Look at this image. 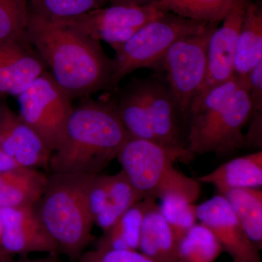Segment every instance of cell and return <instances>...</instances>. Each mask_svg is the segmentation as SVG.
Listing matches in <instances>:
<instances>
[{
    "label": "cell",
    "instance_id": "484cf974",
    "mask_svg": "<svg viewBox=\"0 0 262 262\" xmlns=\"http://www.w3.org/2000/svg\"><path fill=\"white\" fill-rule=\"evenodd\" d=\"M29 9L43 18L64 20L106 6L108 0H28Z\"/></svg>",
    "mask_w": 262,
    "mask_h": 262
},
{
    "label": "cell",
    "instance_id": "30bf717a",
    "mask_svg": "<svg viewBox=\"0 0 262 262\" xmlns=\"http://www.w3.org/2000/svg\"><path fill=\"white\" fill-rule=\"evenodd\" d=\"M1 248L6 254L57 253L56 243L45 228L34 206L0 208Z\"/></svg>",
    "mask_w": 262,
    "mask_h": 262
},
{
    "label": "cell",
    "instance_id": "d6a6232c",
    "mask_svg": "<svg viewBox=\"0 0 262 262\" xmlns=\"http://www.w3.org/2000/svg\"><path fill=\"white\" fill-rule=\"evenodd\" d=\"M18 168L23 167H20L11 157L5 154L3 150L0 149V173H5Z\"/></svg>",
    "mask_w": 262,
    "mask_h": 262
},
{
    "label": "cell",
    "instance_id": "5b68a950",
    "mask_svg": "<svg viewBox=\"0 0 262 262\" xmlns=\"http://www.w3.org/2000/svg\"><path fill=\"white\" fill-rule=\"evenodd\" d=\"M252 115L248 84L220 108L187 118V148L193 155L234 154L245 146L243 129Z\"/></svg>",
    "mask_w": 262,
    "mask_h": 262
},
{
    "label": "cell",
    "instance_id": "d4e9b609",
    "mask_svg": "<svg viewBox=\"0 0 262 262\" xmlns=\"http://www.w3.org/2000/svg\"><path fill=\"white\" fill-rule=\"evenodd\" d=\"M222 251V245L211 229L196 223L179 239L177 262H215Z\"/></svg>",
    "mask_w": 262,
    "mask_h": 262
},
{
    "label": "cell",
    "instance_id": "83f0119b",
    "mask_svg": "<svg viewBox=\"0 0 262 262\" xmlns=\"http://www.w3.org/2000/svg\"><path fill=\"white\" fill-rule=\"evenodd\" d=\"M160 213L173 230L177 241L196 225V205L178 196H168L161 200Z\"/></svg>",
    "mask_w": 262,
    "mask_h": 262
},
{
    "label": "cell",
    "instance_id": "e0dca14e",
    "mask_svg": "<svg viewBox=\"0 0 262 262\" xmlns=\"http://www.w3.org/2000/svg\"><path fill=\"white\" fill-rule=\"evenodd\" d=\"M177 244L173 230L153 200L141 226L139 251L155 262H177Z\"/></svg>",
    "mask_w": 262,
    "mask_h": 262
},
{
    "label": "cell",
    "instance_id": "8d00e7d4",
    "mask_svg": "<svg viewBox=\"0 0 262 262\" xmlns=\"http://www.w3.org/2000/svg\"><path fill=\"white\" fill-rule=\"evenodd\" d=\"M1 236H2V226L1 222H0V249H2L1 248ZM3 250V249H2Z\"/></svg>",
    "mask_w": 262,
    "mask_h": 262
},
{
    "label": "cell",
    "instance_id": "2e32d148",
    "mask_svg": "<svg viewBox=\"0 0 262 262\" xmlns=\"http://www.w3.org/2000/svg\"><path fill=\"white\" fill-rule=\"evenodd\" d=\"M214 186L219 194L237 189H261L262 151L234 158L196 179Z\"/></svg>",
    "mask_w": 262,
    "mask_h": 262
},
{
    "label": "cell",
    "instance_id": "9a60e30c",
    "mask_svg": "<svg viewBox=\"0 0 262 262\" xmlns=\"http://www.w3.org/2000/svg\"><path fill=\"white\" fill-rule=\"evenodd\" d=\"M47 68L27 41L0 42V99L17 97Z\"/></svg>",
    "mask_w": 262,
    "mask_h": 262
},
{
    "label": "cell",
    "instance_id": "4fadbf2b",
    "mask_svg": "<svg viewBox=\"0 0 262 262\" xmlns=\"http://www.w3.org/2000/svg\"><path fill=\"white\" fill-rule=\"evenodd\" d=\"M138 82L157 142L171 149L187 148L183 142L185 122L163 77L153 76Z\"/></svg>",
    "mask_w": 262,
    "mask_h": 262
},
{
    "label": "cell",
    "instance_id": "8992f818",
    "mask_svg": "<svg viewBox=\"0 0 262 262\" xmlns=\"http://www.w3.org/2000/svg\"><path fill=\"white\" fill-rule=\"evenodd\" d=\"M208 24L167 12L146 24L115 50L113 88L139 69H151L158 72L160 62L176 41L201 30Z\"/></svg>",
    "mask_w": 262,
    "mask_h": 262
},
{
    "label": "cell",
    "instance_id": "f546056e",
    "mask_svg": "<svg viewBox=\"0 0 262 262\" xmlns=\"http://www.w3.org/2000/svg\"><path fill=\"white\" fill-rule=\"evenodd\" d=\"M108 200V175L93 176L87 192V203L94 222L106 208Z\"/></svg>",
    "mask_w": 262,
    "mask_h": 262
},
{
    "label": "cell",
    "instance_id": "836d02e7",
    "mask_svg": "<svg viewBox=\"0 0 262 262\" xmlns=\"http://www.w3.org/2000/svg\"><path fill=\"white\" fill-rule=\"evenodd\" d=\"M154 0H108L110 5H127V6H144Z\"/></svg>",
    "mask_w": 262,
    "mask_h": 262
},
{
    "label": "cell",
    "instance_id": "7a4b0ae2",
    "mask_svg": "<svg viewBox=\"0 0 262 262\" xmlns=\"http://www.w3.org/2000/svg\"><path fill=\"white\" fill-rule=\"evenodd\" d=\"M129 138L115 100L85 98L74 106L61 144L52 153L48 173H100L117 159Z\"/></svg>",
    "mask_w": 262,
    "mask_h": 262
},
{
    "label": "cell",
    "instance_id": "4316f807",
    "mask_svg": "<svg viewBox=\"0 0 262 262\" xmlns=\"http://www.w3.org/2000/svg\"><path fill=\"white\" fill-rule=\"evenodd\" d=\"M28 0H0V42L26 41Z\"/></svg>",
    "mask_w": 262,
    "mask_h": 262
},
{
    "label": "cell",
    "instance_id": "5bb4252c",
    "mask_svg": "<svg viewBox=\"0 0 262 262\" xmlns=\"http://www.w3.org/2000/svg\"><path fill=\"white\" fill-rule=\"evenodd\" d=\"M0 149L23 168L47 169L52 151L41 138L0 100Z\"/></svg>",
    "mask_w": 262,
    "mask_h": 262
},
{
    "label": "cell",
    "instance_id": "7c38bea8",
    "mask_svg": "<svg viewBox=\"0 0 262 262\" xmlns=\"http://www.w3.org/2000/svg\"><path fill=\"white\" fill-rule=\"evenodd\" d=\"M196 218L211 229L232 259L261 262L259 250L248 238L223 196L218 194L196 206Z\"/></svg>",
    "mask_w": 262,
    "mask_h": 262
},
{
    "label": "cell",
    "instance_id": "6da1fadb",
    "mask_svg": "<svg viewBox=\"0 0 262 262\" xmlns=\"http://www.w3.org/2000/svg\"><path fill=\"white\" fill-rule=\"evenodd\" d=\"M26 41L72 100L113 89V59L101 42L80 29L62 20L43 18L29 9Z\"/></svg>",
    "mask_w": 262,
    "mask_h": 262
},
{
    "label": "cell",
    "instance_id": "ac0fdd59",
    "mask_svg": "<svg viewBox=\"0 0 262 262\" xmlns=\"http://www.w3.org/2000/svg\"><path fill=\"white\" fill-rule=\"evenodd\" d=\"M47 181L48 174L39 169L18 168L0 173V208L34 206Z\"/></svg>",
    "mask_w": 262,
    "mask_h": 262
},
{
    "label": "cell",
    "instance_id": "d590c367",
    "mask_svg": "<svg viewBox=\"0 0 262 262\" xmlns=\"http://www.w3.org/2000/svg\"><path fill=\"white\" fill-rule=\"evenodd\" d=\"M9 255L6 254L3 250L0 249V262L6 261V260L9 259Z\"/></svg>",
    "mask_w": 262,
    "mask_h": 262
},
{
    "label": "cell",
    "instance_id": "44dd1931",
    "mask_svg": "<svg viewBox=\"0 0 262 262\" xmlns=\"http://www.w3.org/2000/svg\"><path fill=\"white\" fill-rule=\"evenodd\" d=\"M116 105L119 116L130 137L157 142L138 80H133L123 89Z\"/></svg>",
    "mask_w": 262,
    "mask_h": 262
},
{
    "label": "cell",
    "instance_id": "8fae6325",
    "mask_svg": "<svg viewBox=\"0 0 262 262\" xmlns=\"http://www.w3.org/2000/svg\"><path fill=\"white\" fill-rule=\"evenodd\" d=\"M251 0H236L222 24L212 33L207 53V72L196 96L224 83L234 75V62L237 38ZM194 97V98H195Z\"/></svg>",
    "mask_w": 262,
    "mask_h": 262
},
{
    "label": "cell",
    "instance_id": "603a6c76",
    "mask_svg": "<svg viewBox=\"0 0 262 262\" xmlns=\"http://www.w3.org/2000/svg\"><path fill=\"white\" fill-rule=\"evenodd\" d=\"M236 0H154L162 11L182 18L220 24L232 9Z\"/></svg>",
    "mask_w": 262,
    "mask_h": 262
},
{
    "label": "cell",
    "instance_id": "cb8c5ba5",
    "mask_svg": "<svg viewBox=\"0 0 262 262\" xmlns=\"http://www.w3.org/2000/svg\"><path fill=\"white\" fill-rule=\"evenodd\" d=\"M140 195L122 170L108 176V200L106 208L95 219L94 225L108 230L137 202L142 201Z\"/></svg>",
    "mask_w": 262,
    "mask_h": 262
},
{
    "label": "cell",
    "instance_id": "74e56055",
    "mask_svg": "<svg viewBox=\"0 0 262 262\" xmlns=\"http://www.w3.org/2000/svg\"><path fill=\"white\" fill-rule=\"evenodd\" d=\"M232 262H244L239 259H232Z\"/></svg>",
    "mask_w": 262,
    "mask_h": 262
},
{
    "label": "cell",
    "instance_id": "4dcf8cb0",
    "mask_svg": "<svg viewBox=\"0 0 262 262\" xmlns=\"http://www.w3.org/2000/svg\"><path fill=\"white\" fill-rule=\"evenodd\" d=\"M247 80L252 113L262 111V61L251 71Z\"/></svg>",
    "mask_w": 262,
    "mask_h": 262
},
{
    "label": "cell",
    "instance_id": "ffe728a7",
    "mask_svg": "<svg viewBox=\"0 0 262 262\" xmlns=\"http://www.w3.org/2000/svg\"><path fill=\"white\" fill-rule=\"evenodd\" d=\"M153 200L146 198L131 206L111 228L103 232L96 248L114 251L139 250L143 220Z\"/></svg>",
    "mask_w": 262,
    "mask_h": 262
},
{
    "label": "cell",
    "instance_id": "277c9868",
    "mask_svg": "<svg viewBox=\"0 0 262 262\" xmlns=\"http://www.w3.org/2000/svg\"><path fill=\"white\" fill-rule=\"evenodd\" d=\"M194 155L184 149H171L155 142L130 137L117 159L122 170L143 200L178 196L195 203L201 183L175 168L177 161H190Z\"/></svg>",
    "mask_w": 262,
    "mask_h": 262
},
{
    "label": "cell",
    "instance_id": "1f68e13d",
    "mask_svg": "<svg viewBox=\"0 0 262 262\" xmlns=\"http://www.w3.org/2000/svg\"><path fill=\"white\" fill-rule=\"evenodd\" d=\"M251 124L247 134L244 135L245 146L261 149L262 111L255 112L251 115Z\"/></svg>",
    "mask_w": 262,
    "mask_h": 262
},
{
    "label": "cell",
    "instance_id": "ba28073f",
    "mask_svg": "<svg viewBox=\"0 0 262 262\" xmlns=\"http://www.w3.org/2000/svg\"><path fill=\"white\" fill-rule=\"evenodd\" d=\"M17 101L19 117L53 153L63 139L73 100L46 71L17 96Z\"/></svg>",
    "mask_w": 262,
    "mask_h": 262
},
{
    "label": "cell",
    "instance_id": "e575fe53",
    "mask_svg": "<svg viewBox=\"0 0 262 262\" xmlns=\"http://www.w3.org/2000/svg\"><path fill=\"white\" fill-rule=\"evenodd\" d=\"M3 262H14L10 261V259L6 260ZM17 262H61L59 258L57 256V253H50L46 257L40 258H35V259L24 260V261H19Z\"/></svg>",
    "mask_w": 262,
    "mask_h": 262
},
{
    "label": "cell",
    "instance_id": "d6986e66",
    "mask_svg": "<svg viewBox=\"0 0 262 262\" xmlns=\"http://www.w3.org/2000/svg\"><path fill=\"white\" fill-rule=\"evenodd\" d=\"M262 61V10L251 2L239 30L234 62V74L241 80Z\"/></svg>",
    "mask_w": 262,
    "mask_h": 262
},
{
    "label": "cell",
    "instance_id": "9c48e42d",
    "mask_svg": "<svg viewBox=\"0 0 262 262\" xmlns=\"http://www.w3.org/2000/svg\"><path fill=\"white\" fill-rule=\"evenodd\" d=\"M165 12L151 3L144 6L110 5L76 18L60 20L96 40L108 43L114 51L138 30Z\"/></svg>",
    "mask_w": 262,
    "mask_h": 262
},
{
    "label": "cell",
    "instance_id": "7402d4cb",
    "mask_svg": "<svg viewBox=\"0 0 262 262\" xmlns=\"http://www.w3.org/2000/svg\"><path fill=\"white\" fill-rule=\"evenodd\" d=\"M221 195L228 202L250 241L261 250V189H232Z\"/></svg>",
    "mask_w": 262,
    "mask_h": 262
},
{
    "label": "cell",
    "instance_id": "3957f363",
    "mask_svg": "<svg viewBox=\"0 0 262 262\" xmlns=\"http://www.w3.org/2000/svg\"><path fill=\"white\" fill-rule=\"evenodd\" d=\"M94 175L48 173L46 189L34 205L58 252L77 262L92 241L94 225L87 192Z\"/></svg>",
    "mask_w": 262,
    "mask_h": 262
},
{
    "label": "cell",
    "instance_id": "f1b7e54d",
    "mask_svg": "<svg viewBox=\"0 0 262 262\" xmlns=\"http://www.w3.org/2000/svg\"><path fill=\"white\" fill-rule=\"evenodd\" d=\"M77 262H155L138 251H114L96 248L81 255Z\"/></svg>",
    "mask_w": 262,
    "mask_h": 262
},
{
    "label": "cell",
    "instance_id": "52a82bcc",
    "mask_svg": "<svg viewBox=\"0 0 262 262\" xmlns=\"http://www.w3.org/2000/svg\"><path fill=\"white\" fill-rule=\"evenodd\" d=\"M220 24H208L201 30L176 41L157 72L165 75L164 80L186 125L191 103L206 78L210 37Z\"/></svg>",
    "mask_w": 262,
    "mask_h": 262
}]
</instances>
